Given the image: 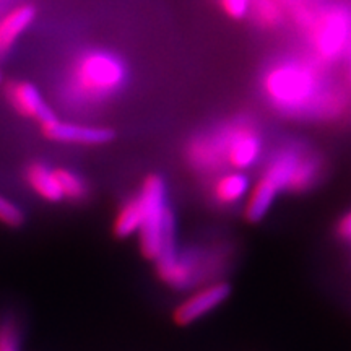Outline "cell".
Instances as JSON below:
<instances>
[{
    "mask_svg": "<svg viewBox=\"0 0 351 351\" xmlns=\"http://www.w3.org/2000/svg\"><path fill=\"white\" fill-rule=\"evenodd\" d=\"M26 181L41 199L47 202H60L64 199L59 182H57L54 169L47 168L41 163H33L26 168Z\"/></svg>",
    "mask_w": 351,
    "mask_h": 351,
    "instance_id": "obj_12",
    "label": "cell"
},
{
    "mask_svg": "<svg viewBox=\"0 0 351 351\" xmlns=\"http://www.w3.org/2000/svg\"><path fill=\"white\" fill-rule=\"evenodd\" d=\"M231 295V287L226 282H213L207 287L197 289L186 301L174 309L173 319L178 326H189L212 313L213 309L225 302Z\"/></svg>",
    "mask_w": 351,
    "mask_h": 351,
    "instance_id": "obj_7",
    "label": "cell"
},
{
    "mask_svg": "<svg viewBox=\"0 0 351 351\" xmlns=\"http://www.w3.org/2000/svg\"><path fill=\"white\" fill-rule=\"evenodd\" d=\"M54 174H56L57 182H59L60 191H62L64 199H69L73 202L85 199L88 194V187L80 176L64 168L54 169Z\"/></svg>",
    "mask_w": 351,
    "mask_h": 351,
    "instance_id": "obj_16",
    "label": "cell"
},
{
    "mask_svg": "<svg viewBox=\"0 0 351 351\" xmlns=\"http://www.w3.org/2000/svg\"><path fill=\"white\" fill-rule=\"evenodd\" d=\"M215 262L218 261H210L205 254L197 251L182 254L176 251L158 258L156 274L168 287L182 289L207 278L210 271H215Z\"/></svg>",
    "mask_w": 351,
    "mask_h": 351,
    "instance_id": "obj_5",
    "label": "cell"
},
{
    "mask_svg": "<svg viewBox=\"0 0 351 351\" xmlns=\"http://www.w3.org/2000/svg\"><path fill=\"white\" fill-rule=\"evenodd\" d=\"M41 130L44 137L52 142L86 145V147L106 145L114 138V130L109 127L73 124V122H64L57 117L46 124H41Z\"/></svg>",
    "mask_w": 351,
    "mask_h": 351,
    "instance_id": "obj_8",
    "label": "cell"
},
{
    "mask_svg": "<svg viewBox=\"0 0 351 351\" xmlns=\"http://www.w3.org/2000/svg\"><path fill=\"white\" fill-rule=\"evenodd\" d=\"M0 223L10 228H19L25 223V213L19 205L2 195H0Z\"/></svg>",
    "mask_w": 351,
    "mask_h": 351,
    "instance_id": "obj_17",
    "label": "cell"
},
{
    "mask_svg": "<svg viewBox=\"0 0 351 351\" xmlns=\"http://www.w3.org/2000/svg\"><path fill=\"white\" fill-rule=\"evenodd\" d=\"M251 10L254 19L263 28H276L285 20L283 7L278 0H252Z\"/></svg>",
    "mask_w": 351,
    "mask_h": 351,
    "instance_id": "obj_15",
    "label": "cell"
},
{
    "mask_svg": "<svg viewBox=\"0 0 351 351\" xmlns=\"http://www.w3.org/2000/svg\"><path fill=\"white\" fill-rule=\"evenodd\" d=\"M252 0H219L221 10L230 16L231 20H243L251 12Z\"/></svg>",
    "mask_w": 351,
    "mask_h": 351,
    "instance_id": "obj_18",
    "label": "cell"
},
{
    "mask_svg": "<svg viewBox=\"0 0 351 351\" xmlns=\"http://www.w3.org/2000/svg\"><path fill=\"white\" fill-rule=\"evenodd\" d=\"M262 91L276 111L296 117H335L343 99L307 60L283 59L271 64L262 78Z\"/></svg>",
    "mask_w": 351,
    "mask_h": 351,
    "instance_id": "obj_1",
    "label": "cell"
},
{
    "mask_svg": "<svg viewBox=\"0 0 351 351\" xmlns=\"http://www.w3.org/2000/svg\"><path fill=\"white\" fill-rule=\"evenodd\" d=\"M0 80H2V72H0Z\"/></svg>",
    "mask_w": 351,
    "mask_h": 351,
    "instance_id": "obj_21",
    "label": "cell"
},
{
    "mask_svg": "<svg viewBox=\"0 0 351 351\" xmlns=\"http://www.w3.org/2000/svg\"><path fill=\"white\" fill-rule=\"evenodd\" d=\"M5 96L12 108L20 116L29 117V119L46 124L54 119L56 112L52 111L41 91L29 82H12L5 88Z\"/></svg>",
    "mask_w": 351,
    "mask_h": 351,
    "instance_id": "obj_9",
    "label": "cell"
},
{
    "mask_svg": "<svg viewBox=\"0 0 351 351\" xmlns=\"http://www.w3.org/2000/svg\"><path fill=\"white\" fill-rule=\"evenodd\" d=\"M276 195H278V192L270 184H267L263 179H258L252 191L249 192V199L245 202V219L251 223H257L265 218V215L270 212L271 205H274Z\"/></svg>",
    "mask_w": 351,
    "mask_h": 351,
    "instance_id": "obj_13",
    "label": "cell"
},
{
    "mask_svg": "<svg viewBox=\"0 0 351 351\" xmlns=\"http://www.w3.org/2000/svg\"><path fill=\"white\" fill-rule=\"evenodd\" d=\"M129 70L116 52L91 49L78 54L70 69V86L85 101L112 98L125 86Z\"/></svg>",
    "mask_w": 351,
    "mask_h": 351,
    "instance_id": "obj_3",
    "label": "cell"
},
{
    "mask_svg": "<svg viewBox=\"0 0 351 351\" xmlns=\"http://www.w3.org/2000/svg\"><path fill=\"white\" fill-rule=\"evenodd\" d=\"M247 191V176L241 173V171H230V173H225L217 178L210 194H212L215 204L221 205V207H230V205H234L239 200H243Z\"/></svg>",
    "mask_w": 351,
    "mask_h": 351,
    "instance_id": "obj_11",
    "label": "cell"
},
{
    "mask_svg": "<svg viewBox=\"0 0 351 351\" xmlns=\"http://www.w3.org/2000/svg\"><path fill=\"white\" fill-rule=\"evenodd\" d=\"M0 351H16L15 337L10 328H2L0 330Z\"/></svg>",
    "mask_w": 351,
    "mask_h": 351,
    "instance_id": "obj_20",
    "label": "cell"
},
{
    "mask_svg": "<svg viewBox=\"0 0 351 351\" xmlns=\"http://www.w3.org/2000/svg\"><path fill=\"white\" fill-rule=\"evenodd\" d=\"M34 19H36V8L29 3L12 8L0 19V57L12 49L21 34L33 25Z\"/></svg>",
    "mask_w": 351,
    "mask_h": 351,
    "instance_id": "obj_10",
    "label": "cell"
},
{
    "mask_svg": "<svg viewBox=\"0 0 351 351\" xmlns=\"http://www.w3.org/2000/svg\"><path fill=\"white\" fill-rule=\"evenodd\" d=\"M300 23L306 29L311 49L324 62L340 59L351 41V13L345 7L330 5L317 12L302 10Z\"/></svg>",
    "mask_w": 351,
    "mask_h": 351,
    "instance_id": "obj_4",
    "label": "cell"
},
{
    "mask_svg": "<svg viewBox=\"0 0 351 351\" xmlns=\"http://www.w3.org/2000/svg\"><path fill=\"white\" fill-rule=\"evenodd\" d=\"M143 219V204L140 200L138 194L132 197L122 205V208L117 213L116 219H114L112 231L117 238H129V236L135 234L138 231L140 225Z\"/></svg>",
    "mask_w": 351,
    "mask_h": 351,
    "instance_id": "obj_14",
    "label": "cell"
},
{
    "mask_svg": "<svg viewBox=\"0 0 351 351\" xmlns=\"http://www.w3.org/2000/svg\"><path fill=\"white\" fill-rule=\"evenodd\" d=\"M138 197L143 204V219L138 228L140 252L148 261L171 256L176 247V218L168 204L166 182L160 174L143 179Z\"/></svg>",
    "mask_w": 351,
    "mask_h": 351,
    "instance_id": "obj_2",
    "label": "cell"
},
{
    "mask_svg": "<svg viewBox=\"0 0 351 351\" xmlns=\"http://www.w3.org/2000/svg\"><path fill=\"white\" fill-rule=\"evenodd\" d=\"M337 236L341 241L351 243V210L340 218L339 225H337Z\"/></svg>",
    "mask_w": 351,
    "mask_h": 351,
    "instance_id": "obj_19",
    "label": "cell"
},
{
    "mask_svg": "<svg viewBox=\"0 0 351 351\" xmlns=\"http://www.w3.org/2000/svg\"><path fill=\"white\" fill-rule=\"evenodd\" d=\"M223 129L228 168L238 171L252 168L262 153V137L257 127L247 119H234L223 124Z\"/></svg>",
    "mask_w": 351,
    "mask_h": 351,
    "instance_id": "obj_6",
    "label": "cell"
}]
</instances>
